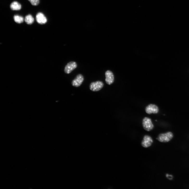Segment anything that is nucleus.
<instances>
[{
	"label": "nucleus",
	"instance_id": "nucleus-1",
	"mask_svg": "<svg viewBox=\"0 0 189 189\" xmlns=\"http://www.w3.org/2000/svg\"><path fill=\"white\" fill-rule=\"evenodd\" d=\"M173 137V134L171 132H168L160 134L157 139L161 142L166 143L170 141Z\"/></svg>",
	"mask_w": 189,
	"mask_h": 189
},
{
	"label": "nucleus",
	"instance_id": "nucleus-2",
	"mask_svg": "<svg viewBox=\"0 0 189 189\" xmlns=\"http://www.w3.org/2000/svg\"><path fill=\"white\" fill-rule=\"evenodd\" d=\"M142 124L144 129L147 131H151L154 128V126L151 119L148 117H145L143 119Z\"/></svg>",
	"mask_w": 189,
	"mask_h": 189
},
{
	"label": "nucleus",
	"instance_id": "nucleus-3",
	"mask_svg": "<svg viewBox=\"0 0 189 189\" xmlns=\"http://www.w3.org/2000/svg\"><path fill=\"white\" fill-rule=\"evenodd\" d=\"M103 83L98 81L91 83L90 85V89L93 91H97L100 90L103 87Z\"/></svg>",
	"mask_w": 189,
	"mask_h": 189
},
{
	"label": "nucleus",
	"instance_id": "nucleus-4",
	"mask_svg": "<svg viewBox=\"0 0 189 189\" xmlns=\"http://www.w3.org/2000/svg\"><path fill=\"white\" fill-rule=\"evenodd\" d=\"M77 67V64L76 62L73 61L70 62L65 66V72L66 74H70Z\"/></svg>",
	"mask_w": 189,
	"mask_h": 189
},
{
	"label": "nucleus",
	"instance_id": "nucleus-5",
	"mask_svg": "<svg viewBox=\"0 0 189 189\" xmlns=\"http://www.w3.org/2000/svg\"><path fill=\"white\" fill-rule=\"evenodd\" d=\"M145 111L146 113L149 114H156L158 113L159 109L158 107L156 105L150 104L146 107Z\"/></svg>",
	"mask_w": 189,
	"mask_h": 189
},
{
	"label": "nucleus",
	"instance_id": "nucleus-6",
	"mask_svg": "<svg viewBox=\"0 0 189 189\" xmlns=\"http://www.w3.org/2000/svg\"><path fill=\"white\" fill-rule=\"evenodd\" d=\"M153 142V140L150 136L146 135L143 138L141 145L143 147L147 148L151 146Z\"/></svg>",
	"mask_w": 189,
	"mask_h": 189
},
{
	"label": "nucleus",
	"instance_id": "nucleus-7",
	"mask_svg": "<svg viewBox=\"0 0 189 189\" xmlns=\"http://www.w3.org/2000/svg\"><path fill=\"white\" fill-rule=\"evenodd\" d=\"M84 80V78L83 75L81 74H79L73 80L72 85L73 86L78 87L81 85Z\"/></svg>",
	"mask_w": 189,
	"mask_h": 189
},
{
	"label": "nucleus",
	"instance_id": "nucleus-8",
	"mask_svg": "<svg viewBox=\"0 0 189 189\" xmlns=\"http://www.w3.org/2000/svg\"><path fill=\"white\" fill-rule=\"evenodd\" d=\"M36 19L38 23L41 24H45L47 21V18L42 12H40L37 14L36 16Z\"/></svg>",
	"mask_w": 189,
	"mask_h": 189
},
{
	"label": "nucleus",
	"instance_id": "nucleus-9",
	"mask_svg": "<svg viewBox=\"0 0 189 189\" xmlns=\"http://www.w3.org/2000/svg\"><path fill=\"white\" fill-rule=\"evenodd\" d=\"M105 75L106 83L109 85L113 83L114 81V76L113 73L110 71H108L106 72Z\"/></svg>",
	"mask_w": 189,
	"mask_h": 189
},
{
	"label": "nucleus",
	"instance_id": "nucleus-10",
	"mask_svg": "<svg viewBox=\"0 0 189 189\" xmlns=\"http://www.w3.org/2000/svg\"><path fill=\"white\" fill-rule=\"evenodd\" d=\"M21 4L16 1L12 2L11 4L10 8L11 9L14 11H18L21 9Z\"/></svg>",
	"mask_w": 189,
	"mask_h": 189
},
{
	"label": "nucleus",
	"instance_id": "nucleus-11",
	"mask_svg": "<svg viewBox=\"0 0 189 189\" xmlns=\"http://www.w3.org/2000/svg\"><path fill=\"white\" fill-rule=\"evenodd\" d=\"M24 20L27 24L30 25L34 22V19L32 15L29 14L25 17Z\"/></svg>",
	"mask_w": 189,
	"mask_h": 189
},
{
	"label": "nucleus",
	"instance_id": "nucleus-12",
	"mask_svg": "<svg viewBox=\"0 0 189 189\" xmlns=\"http://www.w3.org/2000/svg\"><path fill=\"white\" fill-rule=\"evenodd\" d=\"M14 19L16 22L19 24L22 23L24 21V18L22 16L18 15H15Z\"/></svg>",
	"mask_w": 189,
	"mask_h": 189
},
{
	"label": "nucleus",
	"instance_id": "nucleus-13",
	"mask_svg": "<svg viewBox=\"0 0 189 189\" xmlns=\"http://www.w3.org/2000/svg\"><path fill=\"white\" fill-rule=\"evenodd\" d=\"M32 5L33 6L38 5L40 3V0H28Z\"/></svg>",
	"mask_w": 189,
	"mask_h": 189
}]
</instances>
